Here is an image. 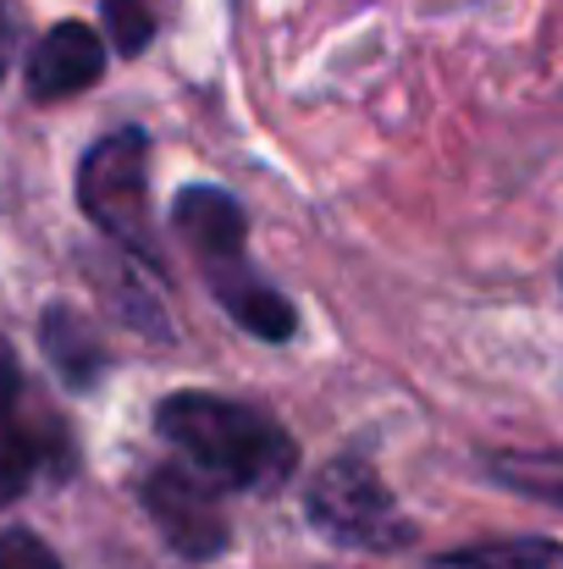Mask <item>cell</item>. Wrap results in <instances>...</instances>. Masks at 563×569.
<instances>
[{
	"label": "cell",
	"instance_id": "obj_1",
	"mask_svg": "<svg viewBox=\"0 0 563 569\" xmlns=\"http://www.w3.org/2000/svg\"><path fill=\"white\" fill-rule=\"evenodd\" d=\"M155 431L183 453V465L227 492H277L299 470L293 437L265 409L215 392H172L155 409Z\"/></svg>",
	"mask_w": 563,
	"mask_h": 569
},
{
	"label": "cell",
	"instance_id": "obj_2",
	"mask_svg": "<svg viewBox=\"0 0 563 569\" xmlns=\"http://www.w3.org/2000/svg\"><path fill=\"white\" fill-rule=\"evenodd\" d=\"M172 227L183 232L188 254L204 277V288L215 293V305L260 343H288L299 332V310L249 266L243 243H249V221L243 204L227 189L193 183L172 199Z\"/></svg>",
	"mask_w": 563,
	"mask_h": 569
},
{
	"label": "cell",
	"instance_id": "obj_3",
	"mask_svg": "<svg viewBox=\"0 0 563 569\" xmlns=\"http://www.w3.org/2000/svg\"><path fill=\"white\" fill-rule=\"evenodd\" d=\"M78 204L139 266H150V271L167 266L161 232H155V216H150V139L139 128H117V133H105L83 156V167H78Z\"/></svg>",
	"mask_w": 563,
	"mask_h": 569
},
{
	"label": "cell",
	"instance_id": "obj_4",
	"mask_svg": "<svg viewBox=\"0 0 563 569\" xmlns=\"http://www.w3.org/2000/svg\"><path fill=\"white\" fill-rule=\"evenodd\" d=\"M304 515L310 526L338 542V548H360V553H398L414 542V526L403 520L398 498L381 487L371 459L360 453H338L326 459L310 487H304Z\"/></svg>",
	"mask_w": 563,
	"mask_h": 569
},
{
	"label": "cell",
	"instance_id": "obj_5",
	"mask_svg": "<svg viewBox=\"0 0 563 569\" xmlns=\"http://www.w3.org/2000/svg\"><path fill=\"white\" fill-rule=\"evenodd\" d=\"M78 465L67 420L50 409V398L28 381L17 355L0 343V509L17 503L39 476L67 481Z\"/></svg>",
	"mask_w": 563,
	"mask_h": 569
},
{
	"label": "cell",
	"instance_id": "obj_6",
	"mask_svg": "<svg viewBox=\"0 0 563 569\" xmlns=\"http://www.w3.org/2000/svg\"><path fill=\"white\" fill-rule=\"evenodd\" d=\"M215 492H221V487L204 481L193 465H161V470H150L144 487H139V498H144L155 531L167 537V548L193 559V565L221 559V553L232 548V526H227Z\"/></svg>",
	"mask_w": 563,
	"mask_h": 569
},
{
	"label": "cell",
	"instance_id": "obj_7",
	"mask_svg": "<svg viewBox=\"0 0 563 569\" xmlns=\"http://www.w3.org/2000/svg\"><path fill=\"white\" fill-rule=\"evenodd\" d=\"M100 72H105V39L89 22H56L28 56V94L67 100V94H83Z\"/></svg>",
	"mask_w": 563,
	"mask_h": 569
},
{
	"label": "cell",
	"instance_id": "obj_8",
	"mask_svg": "<svg viewBox=\"0 0 563 569\" xmlns=\"http://www.w3.org/2000/svg\"><path fill=\"white\" fill-rule=\"evenodd\" d=\"M44 349H50L56 371L72 381V387H89V381L105 371V355H100L94 332H89L72 310H50V316H44Z\"/></svg>",
	"mask_w": 563,
	"mask_h": 569
},
{
	"label": "cell",
	"instance_id": "obj_9",
	"mask_svg": "<svg viewBox=\"0 0 563 569\" xmlns=\"http://www.w3.org/2000/svg\"><path fill=\"white\" fill-rule=\"evenodd\" d=\"M436 569H563V542L547 537H509V542H481L442 553Z\"/></svg>",
	"mask_w": 563,
	"mask_h": 569
},
{
	"label": "cell",
	"instance_id": "obj_10",
	"mask_svg": "<svg viewBox=\"0 0 563 569\" xmlns=\"http://www.w3.org/2000/svg\"><path fill=\"white\" fill-rule=\"evenodd\" d=\"M486 470L492 481L525 492V498H542V503H559L563 509V459H536V453H486Z\"/></svg>",
	"mask_w": 563,
	"mask_h": 569
},
{
	"label": "cell",
	"instance_id": "obj_11",
	"mask_svg": "<svg viewBox=\"0 0 563 569\" xmlns=\"http://www.w3.org/2000/svg\"><path fill=\"white\" fill-rule=\"evenodd\" d=\"M100 6H105V33L122 56H139L155 39V17L144 0H100Z\"/></svg>",
	"mask_w": 563,
	"mask_h": 569
},
{
	"label": "cell",
	"instance_id": "obj_12",
	"mask_svg": "<svg viewBox=\"0 0 563 569\" xmlns=\"http://www.w3.org/2000/svg\"><path fill=\"white\" fill-rule=\"evenodd\" d=\"M0 569H61V559L33 531H0Z\"/></svg>",
	"mask_w": 563,
	"mask_h": 569
},
{
	"label": "cell",
	"instance_id": "obj_13",
	"mask_svg": "<svg viewBox=\"0 0 563 569\" xmlns=\"http://www.w3.org/2000/svg\"><path fill=\"white\" fill-rule=\"evenodd\" d=\"M17 28H22V11H17V0H0V78H6V67H11Z\"/></svg>",
	"mask_w": 563,
	"mask_h": 569
}]
</instances>
